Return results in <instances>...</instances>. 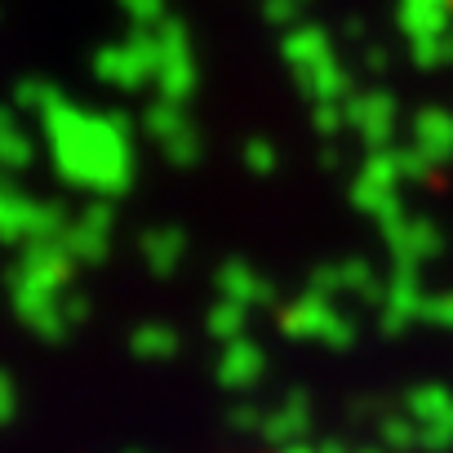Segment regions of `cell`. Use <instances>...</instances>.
<instances>
[]
</instances>
